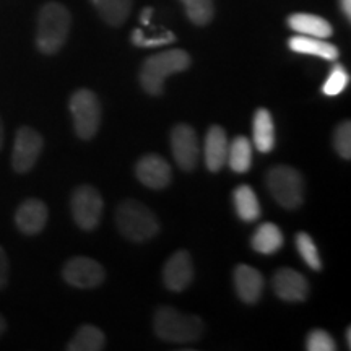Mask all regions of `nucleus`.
<instances>
[{
    "label": "nucleus",
    "instance_id": "f257e3e1",
    "mask_svg": "<svg viewBox=\"0 0 351 351\" xmlns=\"http://www.w3.org/2000/svg\"><path fill=\"white\" fill-rule=\"evenodd\" d=\"M72 16L67 7L59 2H47L38 15L36 44L43 54H56L67 41Z\"/></svg>",
    "mask_w": 351,
    "mask_h": 351
},
{
    "label": "nucleus",
    "instance_id": "f03ea898",
    "mask_svg": "<svg viewBox=\"0 0 351 351\" xmlns=\"http://www.w3.org/2000/svg\"><path fill=\"white\" fill-rule=\"evenodd\" d=\"M191 67V56L182 49H171L148 57L140 70L142 88L152 96H160L165 91L166 78L173 73L184 72Z\"/></svg>",
    "mask_w": 351,
    "mask_h": 351
},
{
    "label": "nucleus",
    "instance_id": "7ed1b4c3",
    "mask_svg": "<svg viewBox=\"0 0 351 351\" xmlns=\"http://www.w3.org/2000/svg\"><path fill=\"white\" fill-rule=\"evenodd\" d=\"M153 328L161 340L171 343H192L204 333V322L192 314H182L174 307L163 306L155 313Z\"/></svg>",
    "mask_w": 351,
    "mask_h": 351
},
{
    "label": "nucleus",
    "instance_id": "20e7f679",
    "mask_svg": "<svg viewBox=\"0 0 351 351\" xmlns=\"http://www.w3.org/2000/svg\"><path fill=\"white\" fill-rule=\"evenodd\" d=\"M116 223L121 234L134 243L152 239L160 231V223L155 213L137 200L122 202L117 207Z\"/></svg>",
    "mask_w": 351,
    "mask_h": 351
},
{
    "label": "nucleus",
    "instance_id": "39448f33",
    "mask_svg": "<svg viewBox=\"0 0 351 351\" xmlns=\"http://www.w3.org/2000/svg\"><path fill=\"white\" fill-rule=\"evenodd\" d=\"M267 187L283 208L295 210L304 200V179L291 166H275L267 174Z\"/></svg>",
    "mask_w": 351,
    "mask_h": 351
},
{
    "label": "nucleus",
    "instance_id": "423d86ee",
    "mask_svg": "<svg viewBox=\"0 0 351 351\" xmlns=\"http://www.w3.org/2000/svg\"><path fill=\"white\" fill-rule=\"evenodd\" d=\"M70 112L73 127L82 140H90L96 135L101 124V104L98 96L90 90H78L70 98Z\"/></svg>",
    "mask_w": 351,
    "mask_h": 351
},
{
    "label": "nucleus",
    "instance_id": "0eeeda50",
    "mask_svg": "<svg viewBox=\"0 0 351 351\" xmlns=\"http://www.w3.org/2000/svg\"><path fill=\"white\" fill-rule=\"evenodd\" d=\"M70 207H72V215L77 225L82 230L91 231L99 225L101 217H103L104 202L95 187L80 186L72 194Z\"/></svg>",
    "mask_w": 351,
    "mask_h": 351
},
{
    "label": "nucleus",
    "instance_id": "6e6552de",
    "mask_svg": "<svg viewBox=\"0 0 351 351\" xmlns=\"http://www.w3.org/2000/svg\"><path fill=\"white\" fill-rule=\"evenodd\" d=\"M43 147L44 140L39 132L32 129V127H20L19 132H16L12 153L13 169L20 174L28 173L29 169H33L39 155H41Z\"/></svg>",
    "mask_w": 351,
    "mask_h": 351
},
{
    "label": "nucleus",
    "instance_id": "1a4fd4ad",
    "mask_svg": "<svg viewBox=\"0 0 351 351\" xmlns=\"http://www.w3.org/2000/svg\"><path fill=\"white\" fill-rule=\"evenodd\" d=\"M171 150L182 171H192L199 165L200 145L195 130L187 124H178L171 132Z\"/></svg>",
    "mask_w": 351,
    "mask_h": 351
},
{
    "label": "nucleus",
    "instance_id": "9d476101",
    "mask_svg": "<svg viewBox=\"0 0 351 351\" xmlns=\"http://www.w3.org/2000/svg\"><path fill=\"white\" fill-rule=\"evenodd\" d=\"M64 280L72 287L80 289H90L99 287L104 282L103 265L99 262L88 257H73L64 265L62 270Z\"/></svg>",
    "mask_w": 351,
    "mask_h": 351
},
{
    "label": "nucleus",
    "instance_id": "9b49d317",
    "mask_svg": "<svg viewBox=\"0 0 351 351\" xmlns=\"http://www.w3.org/2000/svg\"><path fill=\"white\" fill-rule=\"evenodd\" d=\"M135 176L143 186L160 191V189L169 186L171 179H173V171L163 156L152 153V155L140 158L135 166Z\"/></svg>",
    "mask_w": 351,
    "mask_h": 351
},
{
    "label": "nucleus",
    "instance_id": "f8f14e48",
    "mask_svg": "<svg viewBox=\"0 0 351 351\" xmlns=\"http://www.w3.org/2000/svg\"><path fill=\"white\" fill-rule=\"evenodd\" d=\"M194 280V262L187 251H178L168 258L163 270V282L169 291L181 293Z\"/></svg>",
    "mask_w": 351,
    "mask_h": 351
},
{
    "label": "nucleus",
    "instance_id": "ddd939ff",
    "mask_svg": "<svg viewBox=\"0 0 351 351\" xmlns=\"http://www.w3.org/2000/svg\"><path fill=\"white\" fill-rule=\"evenodd\" d=\"M274 291L280 300L288 302H301L307 300L309 285H307L304 275L285 267V269L276 271L274 276Z\"/></svg>",
    "mask_w": 351,
    "mask_h": 351
},
{
    "label": "nucleus",
    "instance_id": "4468645a",
    "mask_svg": "<svg viewBox=\"0 0 351 351\" xmlns=\"http://www.w3.org/2000/svg\"><path fill=\"white\" fill-rule=\"evenodd\" d=\"M15 223L23 234L33 236L43 231L47 223L46 204L38 199H28L16 208Z\"/></svg>",
    "mask_w": 351,
    "mask_h": 351
},
{
    "label": "nucleus",
    "instance_id": "2eb2a0df",
    "mask_svg": "<svg viewBox=\"0 0 351 351\" xmlns=\"http://www.w3.org/2000/svg\"><path fill=\"white\" fill-rule=\"evenodd\" d=\"M263 276L251 265H238L234 270V287L239 300L245 304H256L263 293Z\"/></svg>",
    "mask_w": 351,
    "mask_h": 351
},
{
    "label": "nucleus",
    "instance_id": "dca6fc26",
    "mask_svg": "<svg viewBox=\"0 0 351 351\" xmlns=\"http://www.w3.org/2000/svg\"><path fill=\"white\" fill-rule=\"evenodd\" d=\"M228 148H230V142H228L225 129L219 125L210 127V130L207 132V137H205L204 148L205 165H207L208 171L218 173V171L226 165Z\"/></svg>",
    "mask_w": 351,
    "mask_h": 351
},
{
    "label": "nucleus",
    "instance_id": "f3484780",
    "mask_svg": "<svg viewBox=\"0 0 351 351\" xmlns=\"http://www.w3.org/2000/svg\"><path fill=\"white\" fill-rule=\"evenodd\" d=\"M288 25L293 32L302 36L327 39L333 34L332 25L326 19L313 13H293L288 16Z\"/></svg>",
    "mask_w": 351,
    "mask_h": 351
},
{
    "label": "nucleus",
    "instance_id": "a211bd4d",
    "mask_svg": "<svg viewBox=\"0 0 351 351\" xmlns=\"http://www.w3.org/2000/svg\"><path fill=\"white\" fill-rule=\"evenodd\" d=\"M288 46L289 49L298 52V54L315 56L324 60H330V62H335L339 59V49H337V46L327 43L326 39L298 34V36H293L289 39Z\"/></svg>",
    "mask_w": 351,
    "mask_h": 351
},
{
    "label": "nucleus",
    "instance_id": "6ab92c4d",
    "mask_svg": "<svg viewBox=\"0 0 351 351\" xmlns=\"http://www.w3.org/2000/svg\"><path fill=\"white\" fill-rule=\"evenodd\" d=\"M254 145L261 153H270L275 147V125L271 114L261 108L252 121Z\"/></svg>",
    "mask_w": 351,
    "mask_h": 351
},
{
    "label": "nucleus",
    "instance_id": "aec40b11",
    "mask_svg": "<svg viewBox=\"0 0 351 351\" xmlns=\"http://www.w3.org/2000/svg\"><path fill=\"white\" fill-rule=\"evenodd\" d=\"M283 232L274 223H263L252 236V249L263 256H271L283 247Z\"/></svg>",
    "mask_w": 351,
    "mask_h": 351
},
{
    "label": "nucleus",
    "instance_id": "412c9836",
    "mask_svg": "<svg viewBox=\"0 0 351 351\" xmlns=\"http://www.w3.org/2000/svg\"><path fill=\"white\" fill-rule=\"evenodd\" d=\"M232 200H234L236 213L243 221H256L261 217V204H258V199L252 187L245 186V184L236 187Z\"/></svg>",
    "mask_w": 351,
    "mask_h": 351
},
{
    "label": "nucleus",
    "instance_id": "4be33fe9",
    "mask_svg": "<svg viewBox=\"0 0 351 351\" xmlns=\"http://www.w3.org/2000/svg\"><path fill=\"white\" fill-rule=\"evenodd\" d=\"M91 2H93L101 19L108 25L121 26L129 19L134 0H91Z\"/></svg>",
    "mask_w": 351,
    "mask_h": 351
},
{
    "label": "nucleus",
    "instance_id": "5701e85b",
    "mask_svg": "<svg viewBox=\"0 0 351 351\" xmlns=\"http://www.w3.org/2000/svg\"><path fill=\"white\" fill-rule=\"evenodd\" d=\"M228 163L234 173H247L252 165V143L247 137H236L228 148Z\"/></svg>",
    "mask_w": 351,
    "mask_h": 351
},
{
    "label": "nucleus",
    "instance_id": "b1692460",
    "mask_svg": "<svg viewBox=\"0 0 351 351\" xmlns=\"http://www.w3.org/2000/svg\"><path fill=\"white\" fill-rule=\"evenodd\" d=\"M106 345V337L101 328L95 326H83L78 328L70 343L67 345L69 351H101Z\"/></svg>",
    "mask_w": 351,
    "mask_h": 351
},
{
    "label": "nucleus",
    "instance_id": "393cba45",
    "mask_svg": "<svg viewBox=\"0 0 351 351\" xmlns=\"http://www.w3.org/2000/svg\"><path fill=\"white\" fill-rule=\"evenodd\" d=\"M181 2L192 23L204 26L212 21L215 13L213 0H181Z\"/></svg>",
    "mask_w": 351,
    "mask_h": 351
},
{
    "label": "nucleus",
    "instance_id": "a878e982",
    "mask_svg": "<svg viewBox=\"0 0 351 351\" xmlns=\"http://www.w3.org/2000/svg\"><path fill=\"white\" fill-rule=\"evenodd\" d=\"M296 249L300 252L302 261L306 262L307 267L313 270H322V261H320V254L317 245H315L314 239L304 231L298 232L296 234Z\"/></svg>",
    "mask_w": 351,
    "mask_h": 351
},
{
    "label": "nucleus",
    "instance_id": "bb28decb",
    "mask_svg": "<svg viewBox=\"0 0 351 351\" xmlns=\"http://www.w3.org/2000/svg\"><path fill=\"white\" fill-rule=\"evenodd\" d=\"M348 83H350V75L348 72H346V69L343 65L335 64L332 67L330 73H328L326 83H324L322 91L324 95L327 96H337L340 95L341 91H345V88L348 86Z\"/></svg>",
    "mask_w": 351,
    "mask_h": 351
},
{
    "label": "nucleus",
    "instance_id": "cd10ccee",
    "mask_svg": "<svg viewBox=\"0 0 351 351\" xmlns=\"http://www.w3.org/2000/svg\"><path fill=\"white\" fill-rule=\"evenodd\" d=\"M306 348L309 351H335L337 345L332 335L324 328H314L307 335Z\"/></svg>",
    "mask_w": 351,
    "mask_h": 351
},
{
    "label": "nucleus",
    "instance_id": "c85d7f7f",
    "mask_svg": "<svg viewBox=\"0 0 351 351\" xmlns=\"http://www.w3.org/2000/svg\"><path fill=\"white\" fill-rule=\"evenodd\" d=\"M333 147L343 160L351 158V124L350 121L341 122L333 134Z\"/></svg>",
    "mask_w": 351,
    "mask_h": 351
},
{
    "label": "nucleus",
    "instance_id": "c756f323",
    "mask_svg": "<svg viewBox=\"0 0 351 351\" xmlns=\"http://www.w3.org/2000/svg\"><path fill=\"white\" fill-rule=\"evenodd\" d=\"M176 41V36L174 33L171 32H165L163 34H160V36L156 38H145V34L142 29H134V33H132V43H134V46L137 47H158V46H166V44H171Z\"/></svg>",
    "mask_w": 351,
    "mask_h": 351
},
{
    "label": "nucleus",
    "instance_id": "7c9ffc66",
    "mask_svg": "<svg viewBox=\"0 0 351 351\" xmlns=\"http://www.w3.org/2000/svg\"><path fill=\"white\" fill-rule=\"evenodd\" d=\"M8 283V258L7 254L0 247V289H3Z\"/></svg>",
    "mask_w": 351,
    "mask_h": 351
},
{
    "label": "nucleus",
    "instance_id": "2f4dec72",
    "mask_svg": "<svg viewBox=\"0 0 351 351\" xmlns=\"http://www.w3.org/2000/svg\"><path fill=\"white\" fill-rule=\"evenodd\" d=\"M152 13H153V8H152V7H147V8H143V12H142V16H140V21H142L143 25H150Z\"/></svg>",
    "mask_w": 351,
    "mask_h": 351
},
{
    "label": "nucleus",
    "instance_id": "473e14b6",
    "mask_svg": "<svg viewBox=\"0 0 351 351\" xmlns=\"http://www.w3.org/2000/svg\"><path fill=\"white\" fill-rule=\"evenodd\" d=\"M340 7L341 12L345 13L346 19H351V0H340Z\"/></svg>",
    "mask_w": 351,
    "mask_h": 351
},
{
    "label": "nucleus",
    "instance_id": "72a5a7b5",
    "mask_svg": "<svg viewBox=\"0 0 351 351\" xmlns=\"http://www.w3.org/2000/svg\"><path fill=\"white\" fill-rule=\"evenodd\" d=\"M5 328H7V322H5V319H3V315L0 314V335L5 332Z\"/></svg>",
    "mask_w": 351,
    "mask_h": 351
},
{
    "label": "nucleus",
    "instance_id": "f704fd0d",
    "mask_svg": "<svg viewBox=\"0 0 351 351\" xmlns=\"http://www.w3.org/2000/svg\"><path fill=\"white\" fill-rule=\"evenodd\" d=\"M2 145H3V124H2V119H0V150H2Z\"/></svg>",
    "mask_w": 351,
    "mask_h": 351
},
{
    "label": "nucleus",
    "instance_id": "c9c22d12",
    "mask_svg": "<svg viewBox=\"0 0 351 351\" xmlns=\"http://www.w3.org/2000/svg\"><path fill=\"white\" fill-rule=\"evenodd\" d=\"M346 343H348V348H351V327L346 328Z\"/></svg>",
    "mask_w": 351,
    "mask_h": 351
}]
</instances>
